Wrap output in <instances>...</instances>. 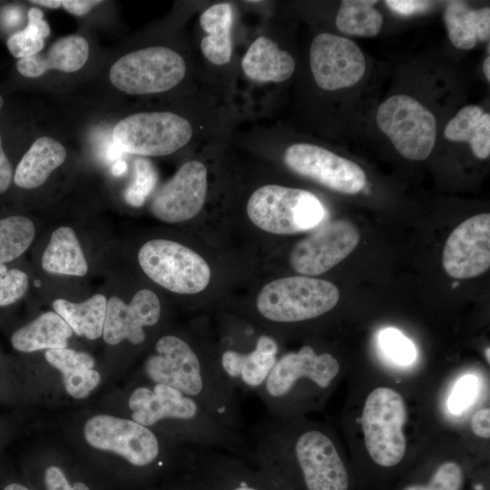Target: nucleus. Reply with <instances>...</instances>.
<instances>
[{
  "label": "nucleus",
  "instance_id": "obj_18",
  "mask_svg": "<svg viewBox=\"0 0 490 490\" xmlns=\"http://www.w3.org/2000/svg\"><path fill=\"white\" fill-rule=\"evenodd\" d=\"M279 351L274 337L260 333L249 345H237L225 338L217 358L238 390L257 392L279 359Z\"/></svg>",
  "mask_w": 490,
  "mask_h": 490
},
{
  "label": "nucleus",
  "instance_id": "obj_16",
  "mask_svg": "<svg viewBox=\"0 0 490 490\" xmlns=\"http://www.w3.org/2000/svg\"><path fill=\"white\" fill-rule=\"evenodd\" d=\"M445 271L462 279L477 277L490 268V214L461 222L447 238L442 256Z\"/></svg>",
  "mask_w": 490,
  "mask_h": 490
},
{
  "label": "nucleus",
  "instance_id": "obj_24",
  "mask_svg": "<svg viewBox=\"0 0 490 490\" xmlns=\"http://www.w3.org/2000/svg\"><path fill=\"white\" fill-rule=\"evenodd\" d=\"M44 358L62 373L64 388L74 398L86 397L100 383V373L93 368L94 359L85 352L55 348L46 350Z\"/></svg>",
  "mask_w": 490,
  "mask_h": 490
},
{
  "label": "nucleus",
  "instance_id": "obj_38",
  "mask_svg": "<svg viewBox=\"0 0 490 490\" xmlns=\"http://www.w3.org/2000/svg\"><path fill=\"white\" fill-rule=\"evenodd\" d=\"M44 483L46 490H90L83 483H68L63 471L57 466H49L45 470Z\"/></svg>",
  "mask_w": 490,
  "mask_h": 490
},
{
  "label": "nucleus",
  "instance_id": "obj_1",
  "mask_svg": "<svg viewBox=\"0 0 490 490\" xmlns=\"http://www.w3.org/2000/svg\"><path fill=\"white\" fill-rule=\"evenodd\" d=\"M143 371L151 382L191 397L228 427L240 433L244 428L239 390L225 376L216 353H204L180 336L165 335L156 341Z\"/></svg>",
  "mask_w": 490,
  "mask_h": 490
},
{
  "label": "nucleus",
  "instance_id": "obj_27",
  "mask_svg": "<svg viewBox=\"0 0 490 490\" xmlns=\"http://www.w3.org/2000/svg\"><path fill=\"white\" fill-rule=\"evenodd\" d=\"M43 269L53 274L83 276L88 264L74 230L60 227L53 231L42 256Z\"/></svg>",
  "mask_w": 490,
  "mask_h": 490
},
{
  "label": "nucleus",
  "instance_id": "obj_7",
  "mask_svg": "<svg viewBox=\"0 0 490 490\" xmlns=\"http://www.w3.org/2000/svg\"><path fill=\"white\" fill-rule=\"evenodd\" d=\"M182 56L165 46H150L130 52L115 61L109 71L111 83L128 94H151L169 91L185 77Z\"/></svg>",
  "mask_w": 490,
  "mask_h": 490
},
{
  "label": "nucleus",
  "instance_id": "obj_23",
  "mask_svg": "<svg viewBox=\"0 0 490 490\" xmlns=\"http://www.w3.org/2000/svg\"><path fill=\"white\" fill-rule=\"evenodd\" d=\"M444 22L452 44L460 50H470L478 42L490 38V8L474 9L462 1L449 2L444 12Z\"/></svg>",
  "mask_w": 490,
  "mask_h": 490
},
{
  "label": "nucleus",
  "instance_id": "obj_9",
  "mask_svg": "<svg viewBox=\"0 0 490 490\" xmlns=\"http://www.w3.org/2000/svg\"><path fill=\"white\" fill-rule=\"evenodd\" d=\"M407 421V407L396 390L380 387L367 397L362 412L365 445L370 457L381 466L398 464L406 453L402 427Z\"/></svg>",
  "mask_w": 490,
  "mask_h": 490
},
{
  "label": "nucleus",
  "instance_id": "obj_13",
  "mask_svg": "<svg viewBox=\"0 0 490 490\" xmlns=\"http://www.w3.org/2000/svg\"><path fill=\"white\" fill-rule=\"evenodd\" d=\"M283 159L292 172L340 193L356 194L366 185L365 172L358 164L315 144L294 143Z\"/></svg>",
  "mask_w": 490,
  "mask_h": 490
},
{
  "label": "nucleus",
  "instance_id": "obj_28",
  "mask_svg": "<svg viewBox=\"0 0 490 490\" xmlns=\"http://www.w3.org/2000/svg\"><path fill=\"white\" fill-rule=\"evenodd\" d=\"M445 137L451 142H467L475 157L490 155V114L477 105L463 107L446 124Z\"/></svg>",
  "mask_w": 490,
  "mask_h": 490
},
{
  "label": "nucleus",
  "instance_id": "obj_11",
  "mask_svg": "<svg viewBox=\"0 0 490 490\" xmlns=\"http://www.w3.org/2000/svg\"><path fill=\"white\" fill-rule=\"evenodd\" d=\"M377 123L396 150L408 160H426L434 149L436 117L409 95L395 94L385 100L377 109Z\"/></svg>",
  "mask_w": 490,
  "mask_h": 490
},
{
  "label": "nucleus",
  "instance_id": "obj_42",
  "mask_svg": "<svg viewBox=\"0 0 490 490\" xmlns=\"http://www.w3.org/2000/svg\"><path fill=\"white\" fill-rule=\"evenodd\" d=\"M385 3L395 12L402 15L413 14L427 5V2L420 1H386Z\"/></svg>",
  "mask_w": 490,
  "mask_h": 490
},
{
  "label": "nucleus",
  "instance_id": "obj_41",
  "mask_svg": "<svg viewBox=\"0 0 490 490\" xmlns=\"http://www.w3.org/2000/svg\"><path fill=\"white\" fill-rule=\"evenodd\" d=\"M14 179V172L11 162L5 155L0 135V194L5 192L10 187Z\"/></svg>",
  "mask_w": 490,
  "mask_h": 490
},
{
  "label": "nucleus",
  "instance_id": "obj_29",
  "mask_svg": "<svg viewBox=\"0 0 490 490\" xmlns=\"http://www.w3.org/2000/svg\"><path fill=\"white\" fill-rule=\"evenodd\" d=\"M107 299L95 294L81 303L64 299L53 302V308L77 336L96 339L103 336Z\"/></svg>",
  "mask_w": 490,
  "mask_h": 490
},
{
  "label": "nucleus",
  "instance_id": "obj_10",
  "mask_svg": "<svg viewBox=\"0 0 490 490\" xmlns=\"http://www.w3.org/2000/svg\"><path fill=\"white\" fill-rule=\"evenodd\" d=\"M138 261L152 280L175 293H199L211 279V270L205 260L172 240L147 241L139 250Z\"/></svg>",
  "mask_w": 490,
  "mask_h": 490
},
{
  "label": "nucleus",
  "instance_id": "obj_14",
  "mask_svg": "<svg viewBox=\"0 0 490 490\" xmlns=\"http://www.w3.org/2000/svg\"><path fill=\"white\" fill-rule=\"evenodd\" d=\"M359 238L358 230L351 221H328L293 247L289 263L303 276L320 275L346 259Z\"/></svg>",
  "mask_w": 490,
  "mask_h": 490
},
{
  "label": "nucleus",
  "instance_id": "obj_12",
  "mask_svg": "<svg viewBox=\"0 0 490 490\" xmlns=\"http://www.w3.org/2000/svg\"><path fill=\"white\" fill-rule=\"evenodd\" d=\"M84 438L93 447L117 454L137 468L163 466L167 450L152 429L132 419L97 415L84 425Z\"/></svg>",
  "mask_w": 490,
  "mask_h": 490
},
{
  "label": "nucleus",
  "instance_id": "obj_15",
  "mask_svg": "<svg viewBox=\"0 0 490 490\" xmlns=\"http://www.w3.org/2000/svg\"><path fill=\"white\" fill-rule=\"evenodd\" d=\"M309 64L314 80L326 91H336L358 83L366 70L361 49L352 40L321 33L312 40Z\"/></svg>",
  "mask_w": 490,
  "mask_h": 490
},
{
  "label": "nucleus",
  "instance_id": "obj_26",
  "mask_svg": "<svg viewBox=\"0 0 490 490\" xmlns=\"http://www.w3.org/2000/svg\"><path fill=\"white\" fill-rule=\"evenodd\" d=\"M232 21L233 10L228 3L210 6L200 17L201 27L206 33L201 41V50L204 57L213 64L223 65L230 61Z\"/></svg>",
  "mask_w": 490,
  "mask_h": 490
},
{
  "label": "nucleus",
  "instance_id": "obj_45",
  "mask_svg": "<svg viewBox=\"0 0 490 490\" xmlns=\"http://www.w3.org/2000/svg\"><path fill=\"white\" fill-rule=\"evenodd\" d=\"M2 490H29V489L22 484L10 483L6 485Z\"/></svg>",
  "mask_w": 490,
  "mask_h": 490
},
{
  "label": "nucleus",
  "instance_id": "obj_19",
  "mask_svg": "<svg viewBox=\"0 0 490 490\" xmlns=\"http://www.w3.org/2000/svg\"><path fill=\"white\" fill-rule=\"evenodd\" d=\"M161 318V303L157 295L140 289L126 304L118 297L107 300L103 337L106 343L116 345L123 340L132 345L145 341L144 328L155 326Z\"/></svg>",
  "mask_w": 490,
  "mask_h": 490
},
{
  "label": "nucleus",
  "instance_id": "obj_6",
  "mask_svg": "<svg viewBox=\"0 0 490 490\" xmlns=\"http://www.w3.org/2000/svg\"><path fill=\"white\" fill-rule=\"evenodd\" d=\"M253 224L273 234H294L318 226L325 216L319 200L310 191L277 184L254 191L247 203Z\"/></svg>",
  "mask_w": 490,
  "mask_h": 490
},
{
  "label": "nucleus",
  "instance_id": "obj_44",
  "mask_svg": "<svg viewBox=\"0 0 490 490\" xmlns=\"http://www.w3.org/2000/svg\"><path fill=\"white\" fill-rule=\"evenodd\" d=\"M483 71L487 81H490V56H486L483 62Z\"/></svg>",
  "mask_w": 490,
  "mask_h": 490
},
{
  "label": "nucleus",
  "instance_id": "obj_25",
  "mask_svg": "<svg viewBox=\"0 0 490 490\" xmlns=\"http://www.w3.org/2000/svg\"><path fill=\"white\" fill-rule=\"evenodd\" d=\"M73 330L56 313L48 311L19 328L11 336L13 348L24 353L64 348Z\"/></svg>",
  "mask_w": 490,
  "mask_h": 490
},
{
  "label": "nucleus",
  "instance_id": "obj_34",
  "mask_svg": "<svg viewBox=\"0 0 490 490\" xmlns=\"http://www.w3.org/2000/svg\"><path fill=\"white\" fill-rule=\"evenodd\" d=\"M156 181L157 174L151 162L144 158H138L135 161L134 180L124 193L126 201L135 207L143 204Z\"/></svg>",
  "mask_w": 490,
  "mask_h": 490
},
{
  "label": "nucleus",
  "instance_id": "obj_36",
  "mask_svg": "<svg viewBox=\"0 0 490 490\" xmlns=\"http://www.w3.org/2000/svg\"><path fill=\"white\" fill-rule=\"evenodd\" d=\"M463 479L460 466L454 462H446L438 467L427 485H410L404 490H460Z\"/></svg>",
  "mask_w": 490,
  "mask_h": 490
},
{
  "label": "nucleus",
  "instance_id": "obj_4",
  "mask_svg": "<svg viewBox=\"0 0 490 490\" xmlns=\"http://www.w3.org/2000/svg\"><path fill=\"white\" fill-rule=\"evenodd\" d=\"M338 299L339 290L333 283L309 276H291L264 285L256 308L268 322L290 324L326 314Z\"/></svg>",
  "mask_w": 490,
  "mask_h": 490
},
{
  "label": "nucleus",
  "instance_id": "obj_20",
  "mask_svg": "<svg viewBox=\"0 0 490 490\" xmlns=\"http://www.w3.org/2000/svg\"><path fill=\"white\" fill-rule=\"evenodd\" d=\"M89 57V44L78 34H71L55 41L44 54L19 59L18 72L28 78L42 76L50 70L74 73L80 70Z\"/></svg>",
  "mask_w": 490,
  "mask_h": 490
},
{
  "label": "nucleus",
  "instance_id": "obj_32",
  "mask_svg": "<svg viewBox=\"0 0 490 490\" xmlns=\"http://www.w3.org/2000/svg\"><path fill=\"white\" fill-rule=\"evenodd\" d=\"M27 19L26 27L13 34L7 40L9 52L19 59L40 53L44 46V39L49 36L51 32L40 9L31 8L27 14Z\"/></svg>",
  "mask_w": 490,
  "mask_h": 490
},
{
  "label": "nucleus",
  "instance_id": "obj_40",
  "mask_svg": "<svg viewBox=\"0 0 490 490\" xmlns=\"http://www.w3.org/2000/svg\"><path fill=\"white\" fill-rule=\"evenodd\" d=\"M103 3L99 0H62V6L68 13L82 16L89 13L94 6Z\"/></svg>",
  "mask_w": 490,
  "mask_h": 490
},
{
  "label": "nucleus",
  "instance_id": "obj_17",
  "mask_svg": "<svg viewBox=\"0 0 490 490\" xmlns=\"http://www.w3.org/2000/svg\"><path fill=\"white\" fill-rule=\"evenodd\" d=\"M207 169L199 161L183 163L151 201V211L159 220L176 223L195 217L207 194Z\"/></svg>",
  "mask_w": 490,
  "mask_h": 490
},
{
  "label": "nucleus",
  "instance_id": "obj_35",
  "mask_svg": "<svg viewBox=\"0 0 490 490\" xmlns=\"http://www.w3.org/2000/svg\"><path fill=\"white\" fill-rule=\"evenodd\" d=\"M28 286V276L24 271L0 265V307L18 301L26 293Z\"/></svg>",
  "mask_w": 490,
  "mask_h": 490
},
{
  "label": "nucleus",
  "instance_id": "obj_33",
  "mask_svg": "<svg viewBox=\"0 0 490 490\" xmlns=\"http://www.w3.org/2000/svg\"><path fill=\"white\" fill-rule=\"evenodd\" d=\"M378 345L387 358L399 365L411 364L416 356L412 341L394 328H384L379 332Z\"/></svg>",
  "mask_w": 490,
  "mask_h": 490
},
{
  "label": "nucleus",
  "instance_id": "obj_43",
  "mask_svg": "<svg viewBox=\"0 0 490 490\" xmlns=\"http://www.w3.org/2000/svg\"><path fill=\"white\" fill-rule=\"evenodd\" d=\"M29 2L50 9H57L62 6V0H32Z\"/></svg>",
  "mask_w": 490,
  "mask_h": 490
},
{
  "label": "nucleus",
  "instance_id": "obj_30",
  "mask_svg": "<svg viewBox=\"0 0 490 490\" xmlns=\"http://www.w3.org/2000/svg\"><path fill=\"white\" fill-rule=\"evenodd\" d=\"M377 1L343 0L336 15L337 28L349 35L373 37L383 26V15L374 7Z\"/></svg>",
  "mask_w": 490,
  "mask_h": 490
},
{
  "label": "nucleus",
  "instance_id": "obj_8",
  "mask_svg": "<svg viewBox=\"0 0 490 490\" xmlns=\"http://www.w3.org/2000/svg\"><path fill=\"white\" fill-rule=\"evenodd\" d=\"M192 134L191 122L177 113L144 112L120 120L113 130V140L130 154L158 157L179 151Z\"/></svg>",
  "mask_w": 490,
  "mask_h": 490
},
{
  "label": "nucleus",
  "instance_id": "obj_31",
  "mask_svg": "<svg viewBox=\"0 0 490 490\" xmlns=\"http://www.w3.org/2000/svg\"><path fill=\"white\" fill-rule=\"evenodd\" d=\"M35 234L34 222L22 215L0 220V265L20 257L32 244Z\"/></svg>",
  "mask_w": 490,
  "mask_h": 490
},
{
  "label": "nucleus",
  "instance_id": "obj_47",
  "mask_svg": "<svg viewBox=\"0 0 490 490\" xmlns=\"http://www.w3.org/2000/svg\"><path fill=\"white\" fill-rule=\"evenodd\" d=\"M485 352L487 353V361L489 362L490 361V358H489V348H487ZM485 356H486V354H485Z\"/></svg>",
  "mask_w": 490,
  "mask_h": 490
},
{
  "label": "nucleus",
  "instance_id": "obj_3",
  "mask_svg": "<svg viewBox=\"0 0 490 490\" xmlns=\"http://www.w3.org/2000/svg\"><path fill=\"white\" fill-rule=\"evenodd\" d=\"M293 434L282 419L268 416L253 427L252 441L293 457L307 490H348L347 469L330 437L315 428Z\"/></svg>",
  "mask_w": 490,
  "mask_h": 490
},
{
  "label": "nucleus",
  "instance_id": "obj_2",
  "mask_svg": "<svg viewBox=\"0 0 490 490\" xmlns=\"http://www.w3.org/2000/svg\"><path fill=\"white\" fill-rule=\"evenodd\" d=\"M131 419L151 429H167L185 446L212 448L226 452L243 462H253L250 442L201 404L167 385L135 387L128 397Z\"/></svg>",
  "mask_w": 490,
  "mask_h": 490
},
{
  "label": "nucleus",
  "instance_id": "obj_5",
  "mask_svg": "<svg viewBox=\"0 0 490 490\" xmlns=\"http://www.w3.org/2000/svg\"><path fill=\"white\" fill-rule=\"evenodd\" d=\"M339 369L338 361L330 353H317L313 347L305 345L279 358L256 393L268 413L281 417L300 387L309 385L325 390Z\"/></svg>",
  "mask_w": 490,
  "mask_h": 490
},
{
  "label": "nucleus",
  "instance_id": "obj_46",
  "mask_svg": "<svg viewBox=\"0 0 490 490\" xmlns=\"http://www.w3.org/2000/svg\"><path fill=\"white\" fill-rule=\"evenodd\" d=\"M3 105H4V100H3V97L0 94V112H1V109H2Z\"/></svg>",
  "mask_w": 490,
  "mask_h": 490
},
{
  "label": "nucleus",
  "instance_id": "obj_39",
  "mask_svg": "<svg viewBox=\"0 0 490 490\" xmlns=\"http://www.w3.org/2000/svg\"><path fill=\"white\" fill-rule=\"evenodd\" d=\"M473 432L480 437H490V410L484 408L474 414L471 419Z\"/></svg>",
  "mask_w": 490,
  "mask_h": 490
},
{
  "label": "nucleus",
  "instance_id": "obj_37",
  "mask_svg": "<svg viewBox=\"0 0 490 490\" xmlns=\"http://www.w3.org/2000/svg\"><path fill=\"white\" fill-rule=\"evenodd\" d=\"M478 379L474 375H466L460 377L454 386L447 401L449 411L454 415H460L475 399L478 392Z\"/></svg>",
  "mask_w": 490,
  "mask_h": 490
},
{
  "label": "nucleus",
  "instance_id": "obj_21",
  "mask_svg": "<svg viewBox=\"0 0 490 490\" xmlns=\"http://www.w3.org/2000/svg\"><path fill=\"white\" fill-rule=\"evenodd\" d=\"M241 68L250 80L279 83L293 74L296 62L292 55L280 49L276 42L269 37L260 36L245 53Z\"/></svg>",
  "mask_w": 490,
  "mask_h": 490
},
{
  "label": "nucleus",
  "instance_id": "obj_22",
  "mask_svg": "<svg viewBox=\"0 0 490 490\" xmlns=\"http://www.w3.org/2000/svg\"><path fill=\"white\" fill-rule=\"evenodd\" d=\"M66 156V149L57 140L49 136L38 138L17 164L14 173L15 185L26 190L42 186Z\"/></svg>",
  "mask_w": 490,
  "mask_h": 490
}]
</instances>
